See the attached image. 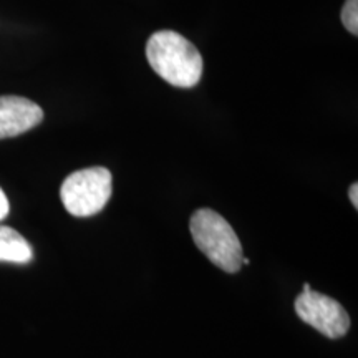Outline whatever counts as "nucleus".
Returning a JSON list of instances; mask_svg holds the SVG:
<instances>
[{
    "instance_id": "1",
    "label": "nucleus",
    "mask_w": 358,
    "mask_h": 358,
    "mask_svg": "<svg viewBox=\"0 0 358 358\" xmlns=\"http://www.w3.org/2000/svg\"><path fill=\"white\" fill-rule=\"evenodd\" d=\"M150 66L164 82L178 88H192L203 77V57L189 40L173 30H159L146 43Z\"/></svg>"
},
{
    "instance_id": "2",
    "label": "nucleus",
    "mask_w": 358,
    "mask_h": 358,
    "mask_svg": "<svg viewBox=\"0 0 358 358\" xmlns=\"http://www.w3.org/2000/svg\"><path fill=\"white\" fill-rule=\"evenodd\" d=\"M189 231L198 249L227 274L243 267V245L229 222L213 209H198L191 216Z\"/></svg>"
},
{
    "instance_id": "3",
    "label": "nucleus",
    "mask_w": 358,
    "mask_h": 358,
    "mask_svg": "<svg viewBox=\"0 0 358 358\" xmlns=\"http://www.w3.org/2000/svg\"><path fill=\"white\" fill-rule=\"evenodd\" d=\"M113 192V178L106 168H87L71 173L60 187L65 209L75 217L95 216Z\"/></svg>"
},
{
    "instance_id": "4",
    "label": "nucleus",
    "mask_w": 358,
    "mask_h": 358,
    "mask_svg": "<svg viewBox=\"0 0 358 358\" xmlns=\"http://www.w3.org/2000/svg\"><path fill=\"white\" fill-rule=\"evenodd\" d=\"M295 313L327 338H342L350 329V317L335 299L308 289L295 299Z\"/></svg>"
},
{
    "instance_id": "5",
    "label": "nucleus",
    "mask_w": 358,
    "mask_h": 358,
    "mask_svg": "<svg viewBox=\"0 0 358 358\" xmlns=\"http://www.w3.org/2000/svg\"><path fill=\"white\" fill-rule=\"evenodd\" d=\"M43 111L24 96H0V140L24 134L42 123Z\"/></svg>"
},
{
    "instance_id": "6",
    "label": "nucleus",
    "mask_w": 358,
    "mask_h": 358,
    "mask_svg": "<svg viewBox=\"0 0 358 358\" xmlns=\"http://www.w3.org/2000/svg\"><path fill=\"white\" fill-rule=\"evenodd\" d=\"M34 259L32 245L20 232L0 226V262L29 264Z\"/></svg>"
},
{
    "instance_id": "7",
    "label": "nucleus",
    "mask_w": 358,
    "mask_h": 358,
    "mask_svg": "<svg viewBox=\"0 0 358 358\" xmlns=\"http://www.w3.org/2000/svg\"><path fill=\"white\" fill-rule=\"evenodd\" d=\"M342 22L348 32L358 35V0H347L342 8Z\"/></svg>"
},
{
    "instance_id": "8",
    "label": "nucleus",
    "mask_w": 358,
    "mask_h": 358,
    "mask_svg": "<svg viewBox=\"0 0 358 358\" xmlns=\"http://www.w3.org/2000/svg\"><path fill=\"white\" fill-rule=\"evenodd\" d=\"M8 211H10V206H8V199L6 192L0 189V221H3L8 216Z\"/></svg>"
},
{
    "instance_id": "9",
    "label": "nucleus",
    "mask_w": 358,
    "mask_h": 358,
    "mask_svg": "<svg viewBox=\"0 0 358 358\" xmlns=\"http://www.w3.org/2000/svg\"><path fill=\"white\" fill-rule=\"evenodd\" d=\"M348 196H350L352 204L355 206V208H358V185H357V182H353V185L350 186V191H348Z\"/></svg>"
}]
</instances>
